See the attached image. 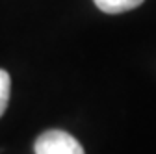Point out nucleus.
<instances>
[{
  "instance_id": "nucleus-3",
  "label": "nucleus",
  "mask_w": 156,
  "mask_h": 154,
  "mask_svg": "<svg viewBox=\"0 0 156 154\" xmlns=\"http://www.w3.org/2000/svg\"><path fill=\"white\" fill-rule=\"evenodd\" d=\"M9 91H11V78L4 69H0V117L4 115V111L8 108Z\"/></svg>"
},
{
  "instance_id": "nucleus-2",
  "label": "nucleus",
  "mask_w": 156,
  "mask_h": 154,
  "mask_svg": "<svg viewBox=\"0 0 156 154\" xmlns=\"http://www.w3.org/2000/svg\"><path fill=\"white\" fill-rule=\"evenodd\" d=\"M93 2L104 13L119 15V13H125V11L138 8L140 4H143V0H93Z\"/></svg>"
},
{
  "instance_id": "nucleus-1",
  "label": "nucleus",
  "mask_w": 156,
  "mask_h": 154,
  "mask_svg": "<svg viewBox=\"0 0 156 154\" xmlns=\"http://www.w3.org/2000/svg\"><path fill=\"white\" fill-rule=\"evenodd\" d=\"M35 154H86L84 147L63 130L43 132L35 139Z\"/></svg>"
}]
</instances>
